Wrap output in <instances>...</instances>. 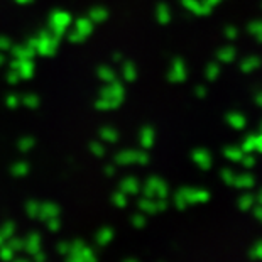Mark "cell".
Returning <instances> with one entry per match:
<instances>
[]
</instances>
